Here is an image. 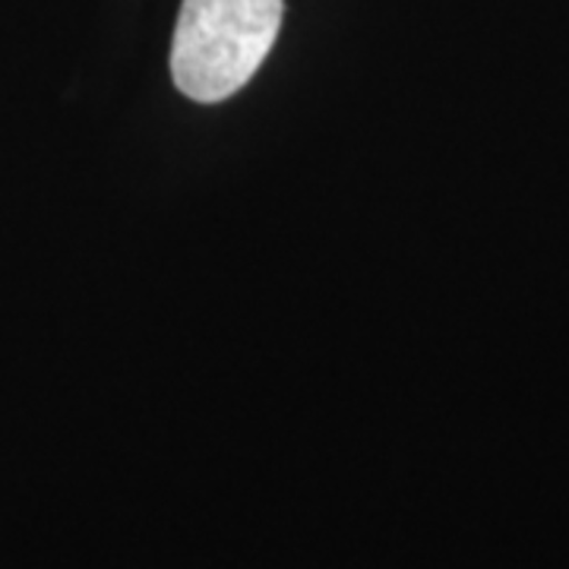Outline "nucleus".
Listing matches in <instances>:
<instances>
[{
    "label": "nucleus",
    "mask_w": 569,
    "mask_h": 569,
    "mask_svg": "<svg viewBox=\"0 0 569 569\" xmlns=\"http://www.w3.org/2000/svg\"><path fill=\"white\" fill-rule=\"evenodd\" d=\"M284 0H183L171 77L193 102H224L260 70L282 26Z\"/></svg>",
    "instance_id": "f257e3e1"
}]
</instances>
